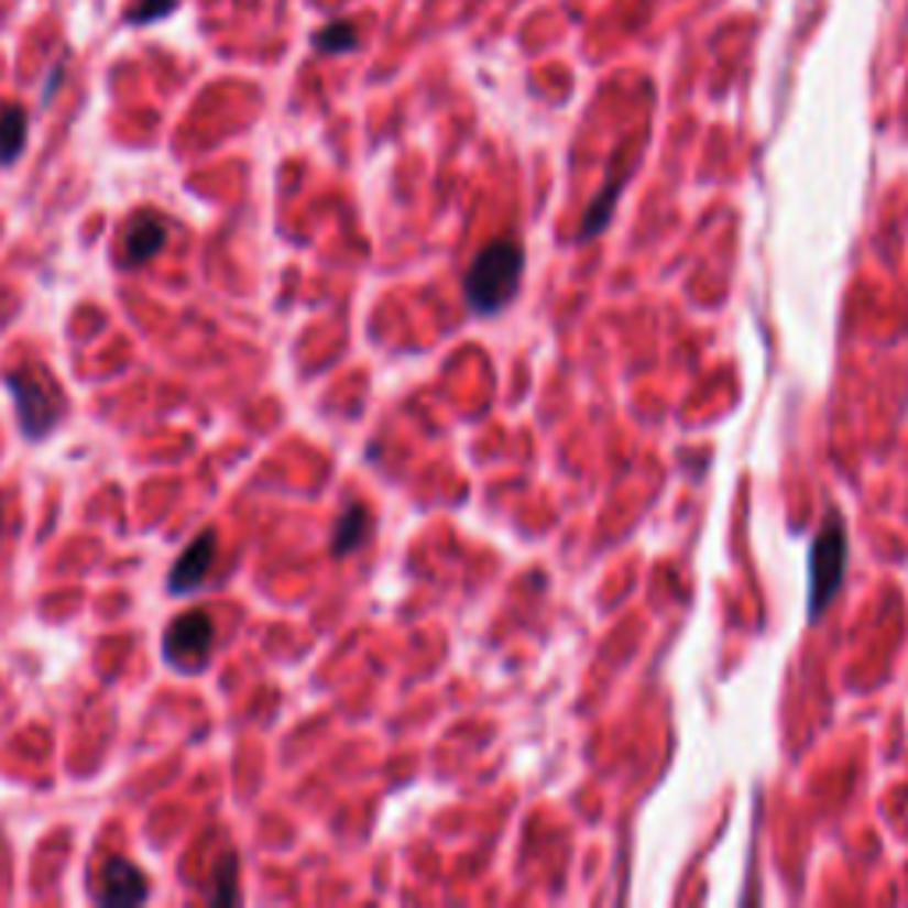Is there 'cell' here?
<instances>
[{"label":"cell","instance_id":"6","mask_svg":"<svg viewBox=\"0 0 908 908\" xmlns=\"http://www.w3.org/2000/svg\"><path fill=\"white\" fill-rule=\"evenodd\" d=\"M214 561H217V533L203 529L193 544L185 547L178 561H174L171 576H167V593L185 597V593H193V589H199L206 582V576H210Z\"/></svg>","mask_w":908,"mask_h":908},{"label":"cell","instance_id":"9","mask_svg":"<svg viewBox=\"0 0 908 908\" xmlns=\"http://www.w3.org/2000/svg\"><path fill=\"white\" fill-rule=\"evenodd\" d=\"M25 132H29V124H25L22 107H8L4 114H0V164H4V167L14 164L22 156Z\"/></svg>","mask_w":908,"mask_h":908},{"label":"cell","instance_id":"2","mask_svg":"<svg viewBox=\"0 0 908 908\" xmlns=\"http://www.w3.org/2000/svg\"><path fill=\"white\" fill-rule=\"evenodd\" d=\"M844 565H849V533H844L841 515H827L823 529L812 539L809 554V614L820 617L838 589L844 582Z\"/></svg>","mask_w":908,"mask_h":908},{"label":"cell","instance_id":"3","mask_svg":"<svg viewBox=\"0 0 908 908\" xmlns=\"http://www.w3.org/2000/svg\"><path fill=\"white\" fill-rule=\"evenodd\" d=\"M4 387L14 397L19 426L29 440H43L57 426L61 416V391L36 370H11L4 376Z\"/></svg>","mask_w":908,"mask_h":908},{"label":"cell","instance_id":"13","mask_svg":"<svg viewBox=\"0 0 908 908\" xmlns=\"http://www.w3.org/2000/svg\"><path fill=\"white\" fill-rule=\"evenodd\" d=\"M178 4V0H142L139 8H132L129 22L132 25H150V22H161L164 14H171V8Z\"/></svg>","mask_w":908,"mask_h":908},{"label":"cell","instance_id":"10","mask_svg":"<svg viewBox=\"0 0 908 908\" xmlns=\"http://www.w3.org/2000/svg\"><path fill=\"white\" fill-rule=\"evenodd\" d=\"M313 46L320 54H348L359 46V33L352 22H330L327 29H320V33L313 36Z\"/></svg>","mask_w":908,"mask_h":908},{"label":"cell","instance_id":"12","mask_svg":"<svg viewBox=\"0 0 908 908\" xmlns=\"http://www.w3.org/2000/svg\"><path fill=\"white\" fill-rule=\"evenodd\" d=\"M238 901V855L228 852L217 866V887L210 895V905H234Z\"/></svg>","mask_w":908,"mask_h":908},{"label":"cell","instance_id":"5","mask_svg":"<svg viewBox=\"0 0 908 908\" xmlns=\"http://www.w3.org/2000/svg\"><path fill=\"white\" fill-rule=\"evenodd\" d=\"M150 898V880L146 873H142L135 863L129 858H107L103 869H100V890H97V901L107 905V908H132V905H142Z\"/></svg>","mask_w":908,"mask_h":908},{"label":"cell","instance_id":"11","mask_svg":"<svg viewBox=\"0 0 908 908\" xmlns=\"http://www.w3.org/2000/svg\"><path fill=\"white\" fill-rule=\"evenodd\" d=\"M621 182H625V174H621V178H617L614 185L608 182V188H603V193L593 199V206H589V214H586L582 228H579V238H593V234L603 231V225H608V217H611V210H614V199H617V193H621Z\"/></svg>","mask_w":908,"mask_h":908},{"label":"cell","instance_id":"8","mask_svg":"<svg viewBox=\"0 0 908 908\" xmlns=\"http://www.w3.org/2000/svg\"><path fill=\"white\" fill-rule=\"evenodd\" d=\"M370 529H373V518L370 512H365L362 504H352L348 512L338 518V525H333V557H348L352 550H359L365 539H370Z\"/></svg>","mask_w":908,"mask_h":908},{"label":"cell","instance_id":"14","mask_svg":"<svg viewBox=\"0 0 908 908\" xmlns=\"http://www.w3.org/2000/svg\"><path fill=\"white\" fill-rule=\"evenodd\" d=\"M0 525H4V512H0Z\"/></svg>","mask_w":908,"mask_h":908},{"label":"cell","instance_id":"1","mask_svg":"<svg viewBox=\"0 0 908 908\" xmlns=\"http://www.w3.org/2000/svg\"><path fill=\"white\" fill-rule=\"evenodd\" d=\"M522 270H525V252L515 238H493V242H486L475 252V260L466 274V302L472 306V313L480 316L501 313L507 302L518 295Z\"/></svg>","mask_w":908,"mask_h":908},{"label":"cell","instance_id":"4","mask_svg":"<svg viewBox=\"0 0 908 908\" xmlns=\"http://www.w3.org/2000/svg\"><path fill=\"white\" fill-rule=\"evenodd\" d=\"M217 643L214 617L206 611H185L182 617L171 621L164 632V660L178 667L182 675H199L210 664V653Z\"/></svg>","mask_w":908,"mask_h":908},{"label":"cell","instance_id":"7","mask_svg":"<svg viewBox=\"0 0 908 908\" xmlns=\"http://www.w3.org/2000/svg\"><path fill=\"white\" fill-rule=\"evenodd\" d=\"M164 245H167V225H164V217H156V214H139V217H132V225L124 228L118 266H121V270H132V266L150 263Z\"/></svg>","mask_w":908,"mask_h":908}]
</instances>
